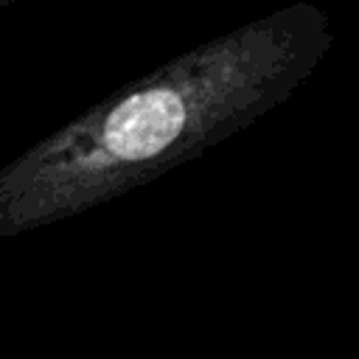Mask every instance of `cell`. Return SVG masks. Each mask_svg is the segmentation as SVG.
Listing matches in <instances>:
<instances>
[{"mask_svg": "<svg viewBox=\"0 0 359 359\" xmlns=\"http://www.w3.org/2000/svg\"><path fill=\"white\" fill-rule=\"evenodd\" d=\"M334 48L331 17L292 3L123 84L0 165V241L107 205L292 98Z\"/></svg>", "mask_w": 359, "mask_h": 359, "instance_id": "1", "label": "cell"}, {"mask_svg": "<svg viewBox=\"0 0 359 359\" xmlns=\"http://www.w3.org/2000/svg\"><path fill=\"white\" fill-rule=\"evenodd\" d=\"M11 3H20V0H0V8H3V6H11Z\"/></svg>", "mask_w": 359, "mask_h": 359, "instance_id": "2", "label": "cell"}]
</instances>
